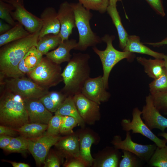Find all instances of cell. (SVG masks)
Listing matches in <instances>:
<instances>
[{"mask_svg":"<svg viewBox=\"0 0 167 167\" xmlns=\"http://www.w3.org/2000/svg\"><path fill=\"white\" fill-rule=\"evenodd\" d=\"M157 13L164 16L165 14L162 0H145Z\"/></svg>","mask_w":167,"mask_h":167,"instance_id":"41","label":"cell"},{"mask_svg":"<svg viewBox=\"0 0 167 167\" xmlns=\"http://www.w3.org/2000/svg\"><path fill=\"white\" fill-rule=\"evenodd\" d=\"M77 42L73 39H68L62 42L58 47L53 51L48 52L46 56L54 62L60 64L65 62H68L72 55L70 51L75 49Z\"/></svg>","mask_w":167,"mask_h":167,"instance_id":"18","label":"cell"},{"mask_svg":"<svg viewBox=\"0 0 167 167\" xmlns=\"http://www.w3.org/2000/svg\"><path fill=\"white\" fill-rule=\"evenodd\" d=\"M40 18L42 27L38 40L45 35L58 34L60 30V24L58 17L57 12L52 7L45 8L41 14Z\"/></svg>","mask_w":167,"mask_h":167,"instance_id":"17","label":"cell"},{"mask_svg":"<svg viewBox=\"0 0 167 167\" xmlns=\"http://www.w3.org/2000/svg\"><path fill=\"white\" fill-rule=\"evenodd\" d=\"M63 116L58 114L53 116L49 122L47 129L44 134L57 135L60 133Z\"/></svg>","mask_w":167,"mask_h":167,"instance_id":"36","label":"cell"},{"mask_svg":"<svg viewBox=\"0 0 167 167\" xmlns=\"http://www.w3.org/2000/svg\"><path fill=\"white\" fill-rule=\"evenodd\" d=\"M6 161L11 163L13 167H29L30 166L28 164L24 163Z\"/></svg>","mask_w":167,"mask_h":167,"instance_id":"48","label":"cell"},{"mask_svg":"<svg viewBox=\"0 0 167 167\" xmlns=\"http://www.w3.org/2000/svg\"><path fill=\"white\" fill-rule=\"evenodd\" d=\"M101 38L102 41L106 44V49L101 50L96 46L92 47V49L101 61L103 70V79L105 87L107 89L109 88V75L113 67L124 59L131 62L133 60L135 56L133 53L127 51H121L115 49L112 44L113 41L115 39L114 35L106 34Z\"/></svg>","mask_w":167,"mask_h":167,"instance_id":"5","label":"cell"},{"mask_svg":"<svg viewBox=\"0 0 167 167\" xmlns=\"http://www.w3.org/2000/svg\"><path fill=\"white\" fill-rule=\"evenodd\" d=\"M30 33L20 23L16 24L5 33L0 35V47L28 36Z\"/></svg>","mask_w":167,"mask_h":167,"instance_id":"26","label":"cell"},{"mask_svg":"<svg viewBox=\"0 0 167 167\" xmlns=\"http://www.w3.org/2000/svg\"><path fill=\"white\" fill-rule=\"evenodd\" d=\"M3 0L14 6V10L11 12L12 17L28 32L32 34L40 31L42 27L41 19L27 11L21 0Z\"/></svg>","mask_w":167,"mask_h":167,"instance_id":"10","label":"cell"},{"mask_svg":"<svg viewBox=\"0 0 167 167\" xmlns=\"http://www.w3.org/2000/svg\"><path fill=\"white\" fill-rule=\"evenodd\" d=\"M143 108L142 118L151 130L158 129L162 132L167 128V118L163 116L155 107L150 94L146 97Z\"/></svg>","mask_w":167,"mask_h":167,"instance_id":"12","label":"cell"},{"mask_svg":"<svg viewBox=\"0 0 167 167\" xmlns=\"http://www.w3.org/2000/svg\"><path fill=\"white\" fill-rule=\"evenodd\" d=\"M14 10V6L11 4L3 0H0V18L12 27L17 23L12 17L11 12Z\"/></svg>","mask_w":167,"mask_h":167,"instance_id":"34","label":"cell"},{"mask_svg":"<svg viewBox=\"0 0 167 167\" xmlns=\"http://www.w3.org/2000/svg\"><path fill=\"white\" fill-rule=\"evenodd\" d=\"M164 60L165 61V68L167 71V55L165 56L164 58Z\"/></svg>","mask_w":167,"mask_h":167,"instance_id":"51","label":"cell"},{"mask_svg":"<svg viewBox=\"0 0 167 167\" xmlns=\"http://www.w3.org/2000/svg\"><path fill=\"white\" fill-rule=\"evenodd\" d=\"M86 9L103 14L107 11L109 5V0H77Z\"/></svg>","mask_w":167,"mask_h":167,"instance_id":"32","label":"cell"},{"mask_svg":"<svg viewBox=\"0 0 167 167\" xmlns=\"http://www.w3.org/2000/svg\"><path fill=\"white\" fill-rule=\"evenodd\" d=\"M158 135L163 137L167 140V133L162 132L159 133L158 134Z\"/></svg>","mask_w":167,"mask_h":167,"instance_id":"50","label":"cell"},{"mask_svg":"<svg viewBox=\"0 0 167 167\" xmlns=\"http://www.w3.org/2000/svg\"><path fill=\"white\" fill-rule=\"evenodd\" d=\"M22 2H23V0H21Z\"/></svg>","mask_w":167,"mask_h":167,"instance_id":"52","label":"cell"},{"mask_svg":"<svg viewBox=\"0 0 167 167\" xmlns=\"http://www.w3.org/2000/svg\"><path fill=\"white\" fill-rule=\"evenodd\" d=\"M47 93L58 108L67 97L61 91H49Z\"/></svg>","mask_w":167,"mask_h":167,"instance_id":"39","label":"cell"},{"mask_svg":"<svg viewBox=\"0 0 167 167\" xmlns=\"http://www.w3.org/2000/svg\"><path fill=\"white\" fill-rule=\"evenodd\" d=\"M75 159L71 161L66 164V167H84L87 164L80 157L75 158Z\"/></svg>","mask_w":167,"mask_h":167,"instance_id":"44","label":"cell"},{"mask_svg":"<svg viewBox=\"0 0 167 167\" xmlns=\"http://www.w3.org/2000/svg\"><path fill=\"white\" fill-rule=\"evenodd\" d=\"M115 150L111 151L107 154L101 161L99 166L101 167H118L119 163V156Z\"/></svg>","mask_w":167,"mask_h":167,"instance_id":"37","label":"cell"},{"mask_svg":"<svg viewBox=\"0 0 167 167\" xmlns=\"http://www.w3.org/2000/svg\"><path fill=\"white\" fill-rule=\"evenodd\" d=\"M150 94L167 92V71L164 68L162 75L149 84Z\"/></svg>","mask_w":167,"mask_h":167,"instance_id":"31","label":"cell"},{"mask_svg":"<svg viewBox=\"0 0 167 167\" xmlns=\"http://www.w3.org/2000/svg\"><path fill=\"white\" fill-rule=\"evenodd\" d=\"M29 121L24 98L5 89L0 98L1 125L17 129Z\"/></svg>","mask_w":167,"mask_h":167,"instance_id":"3","label":"cell"},{"mask_svg":"<svg viewBox=\"0 0 167 167\" xmlns=\"http://www.w3.org/2000/svg\"><path fill=\"white\" fill-rule=\"evenodd\" d=\"M30 122L48 124L53 117L52 113L44 105L39 98H24Z\"/></svg>","mask_w":167,"mask_h":167,"instance_id":"16","label":"cell"},{"mask_svg":"<svg viewBox=\"0 0 167 167\" xmlns=\"http://www.w3.org/2000/svg\"><path fill=\"white\" fill-rule=\"evenodd\" d=\"M123 51L132 53H138L151 56L155 58L163 59L166 55L155 51L140 41V37L137 36L129 35L126 46Z\"/></svg>","mask_w":167,"mask_h":167,"instance_id":"19","label":"cell"},{"mask_svg":"<svg viewBox=\"0 0 167 167\" xmlns=\"http://www.w3.org/2000/svg\"><path fill=\"white\" fill-rule=\"evenodd\" d=\"M77 124V121L74 117L63 116L60 133L64 134L71 133L73 128Z\"/></svg>","mask_w":167,"mask_h":167,"instance_id":"38","label":"cell"},{"mask_svg":"<svg viewBox=\"0 0 167 167\" xmlns=\"http://www.w3.org/2000/svg\"><path fill=\"white\" fill-rule=\"evenodd\" d=\"M136 59L139 63L143 66L145 72L150 77L155 79L162 74L165 67L163 59H147L139 57H137Z\"/></svg>","mask_w":167,"mask_h":167,"instance_id":"21","label":"cell"},{"mask_svg":"<svg viewBox=\"0 0 167 167\" xmlns=\"http://www.w3.org/2000/svg\"><path fill=\"white\" fill-rule=\"evenodd\" d=\"M102 76L89 78L85 83L81 93L89 99L100 104L107 101L110 96L106 91Z\"/></svg>","mask_w":167,"mask_h":167,"instance_id":"14","label":"cell"},{"mask_svg":"<svg viewBox=\"0 0 167 167\" xmlns=\"http://www.w3.org/2000/svg\"><path fill=\"white\" fill-rule=\"evenodd\" d=\"M90 55L80 52L74 53L62 73L64 87L61 91L67 96L81 92L84 85L90 78Z\"/></svg>","mask_w":167,"mask_h":167,"instance_id":"2","label":"cell"},{"mask_svg":"<svg viewBox=\"0 0 167 167\" xmlns=\"http://www.w3.org/2000/svg\"><path fill=\"white\" fill-rule=\"evenodd\" d=\"M62 41L59 34L44 36L38 40L36 48L43 55H46L51 50L56 49Z\"/></svg>","mask_w":167,"mask_h":167,"instance_id":"27","label":"cell"},{"mask_svg":"<svg viewBox=\"0 0 167 167\" xmlns=\"http://www.w3.org/2000/svg\"><path fill=\"white\" fill-rule=\"evenodd\" d=\"M148 163L151 167H167V146L157 147Z\"/></svg>","mask_w":167,"mask_h":167,"instance_id":"29","label":"cell"},{"mask_svg":"<svg viewBox=\"0 0 167 167\" xmlns=\"http://www.w3.org/2000/svg\"><path fill=\"white\" fill-rule=\"evenodd\" d=\"M12 27L11 25L8 23H6L2 21V20H0V34H3L9 30Z\"/></svg>","mask_w":167,"mask_h":167,"instance_id":"46","label":"cell"},{"mask_svg":"<svg viewBox=\"0 0 167 167\" xmlns=\"http://www.w3.org/2000/svg\"><path fill=\"white\" fill-rule=\"evenodd\" d=\"M75 15L76 27L79 35V40L75 49L81 51L86 50L88 48L95 47L101 43L102 40L92 30L90 21L92 13L79 2L71 3Z\"/></svg>","mask_w":167,"mask_h":167,"instance_id":"4","label":"cell"},{"mask_svg":"<svg viewBox=\"0 0 167 167\" xmlns=\"http://www.w3.org/2000/svg\"><path fill=\"white\" fill-rule=\"evenodd\" d=\"M24 76L6 79L0 82L1 84L24 98H40L49 91L48 89L41 86L30 78Z\"/></svg>","mask_w":167,"mask_h":167,"instance_id":"7","label":"cell"},{"mask_svg":"<svg viewBox=\"0 0 167 167\" xmlns=\"http://www.w3.org/2000/svg\"><path fill=\"white\" fill-rule=\"evenodd\" d=\"M47 93L40 98L39 99L49 111L51 113H55L58 109V107L48 95Z\"/></svg>","mask_w":167,"mask_h":167,"instance_id":"40","label":"cell"},{"mask_svg":"<svg viewBox=\"0 0 167 167\" xmlns=\"http://www.w3.org/2000/svg\"><path fill=\"white\" fill-rule=\"evenodd\" d=\"M123 155L118 165L119 167H139L142 166V161L137 156L129 151L122 150Z\"/></svg>","mask_w":167,"mask_h":167,"instance_id":"33","label":"cell"},{"mask_svg":"<svg viewBox=\"0 0 167 167\" xmlns=\"http://www.w3.org/2000/svg\"><path fill=\"white\" fill-rule=\"evenodd\" d=\"M13 137L9 136L0 135V148L4 149L9 144L12 139Z\"/></svg>","mask_w":167,"mask_h":167,"instance_id":"45","label":"cell"},{"mask_svg":"<svg viewBox=\"0 0 167 167\" xmlns=\"http://www.w3.org/2000/svg\"><path fill=\"white\" fill-rule=\"evenodd\" d=\"M150 94L156 108L160 113L167 115V92Z\"/></svg>","mask_w":167,"mask_h":167,"instance_id":"35","label":"cell"},{"mask_svg":"<svg viewBox=\"0 0 167 167\" xmlns=\"http://www.w3.org/2000/svg\"><path fill=\"white\" fill-rule=\"evenodd\" d=\"M40 31L7 43L0 49V79L24 76L19 70V64L30 49L36 46Z\"/></svg>","mask_w":167,"mask_h":167,"instance_id":"1","label":"cell"},{"mask_svg":"<svg viewBox=\"0 0 167 167\" xmlns=\"http://www.w3.org/2000/svg\"><path fill=\"white\" fill-rule=\"evenodd\" d=\"M94 142V137L89 134L82 135L79 139V157L87 165H91L94 160L91 154V148Z\"/></svg>","mask_w":167,"mask_h":167,"instance_id":"28","label":"cell"},{"mask_svg":"<svg viewBox=\"0 0 167 167\" xmlns=\"http://www.w3.org/2000/svg\"><path fill=\"white\" fill-rule=\"evenodd\" d=\"M44 164V167H59L60 166L58 157L53 154L47 156Z\"/></svg>","mask_w":167,"mask_h":167,"instance_id":"42","label":"cell"},{"mask_svg":"<svg viewBox=\"0 0 167 167\" xmlns=\"http://www.w3.org/2000/svg\"><path fill=\"white\" fill-rule=\"evenodd\" d=\"M48 126V124L29 122L15 129L20 135L28 139H31L44 135L47 129Z\"/></svg>","mask_w":167,"mask_h":167,"instance_id":"25","label":"cell"},{"mask_svg":"<svg viewBox=\"0 0 167 167\" xmlns=\"http://www.w3.org/2000/svg\"><path fill=\"white\" fill-rule=\"evenodd\" d=\"M112 143L115 148L125 150L134 153L143 161L148 162L157 146L155 144L142 145L134 142L130 131H126L125 139L122 140L119 135L114 136Z\"/></svg>","mask_w":167,"mask_h":167,"instance_id":"9","label":"cell"},{"mask_svg":"<svg viewBox=\"0 0 167 167\" xmlns=\"http://www.w3.org/2000/svg\"><path fill=\"white\" fill-rule=\"evenodd\" d=\"M73 97L84 123L91 124L98 120L100 117V104L87 98L81 93L74 95Z\"/></svg>","mask_w":167,"mask_h":167,"instance_id":"13","label":"cell"},{"mask_svg":"<svg viewBox=\"0 0 167 167\" xmlns=\"http://www.w3.org/2000/svg\"><path fill=\"white\" fill-rule=\"evenodd\" d=\"M57 14L61 26L59 34L63 41L68 39L76 27L75 13L70 3L65 1L60 4Z\"/></svg>","mask_w":167,"mask_h":167,"instance_id":"15","label":"cell"},{"mask_svg":"<svg viewBox=\"0 0 167 167\" xmlns=\"http://www.w3.org/2000/svg\"><path fill=\"white\" fill-rule=\"evenodd\" d=\"M43 55L36 46L31 48L19 62L18 68L24 75L31 72L41 62Z\"/></svg>","mask_w":167,"mask_h":167,"instance_id":"20","label":"cell"},{"mask_svg":"<svg viewBox=\"0 0 167 167\" xmlns=\"http://www.w3.org/2000/svg\"><path fill=\"white\" fill-rule=\"evenodd\" d=\"M60 64L46 56L43 57L36 68L28 74L30 78L41 86L47 89L63 81Z\"/></svg>","mask_w":167,"mask_h":167,"instance_id":"6","label":"cell"},{"mask_svg":"<svg viewBox=\"0 0 167 167\" xmlns=\"http://www.w3.org/2000/svg\"><path fill=\"white\" fill-rule=\"evenodd\" d=\"M55 145L65 154L74 158L79 157V140L75 135L62 138Z\"/></svg>","mask_w":167,"mask_h":167,"instance_id":"22","label":"cell"},{"mask_svg":"<svg viewBox=\"0 0 167 167\" xmlns=\"http://www.w3.org/2000/svg\"><path fill=\"white\" fill-rule=\"evenodd\" d=\"M28 139L20 135L13 137L8 145L3 150L9 152L25 154L28 150Z\"/></svg>","mask_w":167,"mask_h":167,"instance_id":"30","label":"cell"},{"mask_svg":"<svg viewBox=\"0 0 167 167\" xmlns=\"http://www.w3.org/2000/svg\"><path fill=\"white\" fill-rule=\"evenodd\" d=\"M73 96H67L54 113L55 114L73 117L77 120L78 124L84 126V122L79 113Z\"/></svg>","mask_w":167,"mask_h":167,"instance_id":"24","label":"cell"},{"mask_svg":"<svg viewBox=\"0 0 167 167\" xmlns=\"http://www.w3.org/2000/svg\"><path fill=\"white\" fill-rule=\"evenodd\" d=\"M18 133L15 129L2 125L0 126V135H4L13 137Z\"/></svg>","mask_w":167,"mask_h":167,"instance_id":"43","label":"cell"},{"mask_svg":"<svg viewBox=\"0 0 167 167\" xmlns=\"http://www.w3.org/2000/svg\"><path fill=\"white\" fill-rule=\"evenodd\" d=\"M62 138L58 135L44 134L36 138L28 139V150L38 166L44 164L51 147Z\"/></svg>","mask_w":167,"mask_h":167,"instance_id":"11","label":"cell"},{"mask_svg":"<svg viewBox=\"0 0 167 167\" xmlns=\"http://www.w3.org/2000/svg\"><path fill=\"white\" fill-rule=\"evenodd\" d=\"M142 112L137 107L134 108L132 112V119L125 118L121 121L122 129L126 131H132V134H139L150 139L157 147L165 146L167 140L159 138L149 129L141 117Z\"/></svg>","mask_w":167,"mask_h":167,"instance_id":"8","label":"cell"},{"mask_svg":"<svg viewBox=\"0 0 167 167\" xmlns=\"http://www.w3.org/2000/svg\"><path fill=\"white\" fill-rule=\"evenodd\" d=\"M109 5L113 6H117V3L118 1H121L122 0H109Z\"/></svg>","mask_w":167,"mask_h":167,"instance_id":"49","label":"cell"},{"mask_svg":"<svg viewBox=\"0 0 167 167\" xmlns=\"http://www.w3.org/2000/svg\"><path fill=\"white\" fill-rule=\"evenodd\" d=\"M143 44H147L154 47H159L164 45H167V37L159 42H146Z\"/></svg>","mask_w":167,"mask_h":167,"instance_id":"47","label":"cell"},{"mask_svg":"<svg viewBox=\"0 0 167 167\" xmlns=\"http://www.w3.org/2000/svg\"><path fill=\"white\" fill-rule=\"evenodd\" d=\"M107 12L111 17L117 29L119 40V47L123 50L126 46L129 35L122 24L116 6L109 5Z\"/></svg>","mask_w":167,"mask_h":167,"instance_id":"23","label":"cell"}]
</instances>
